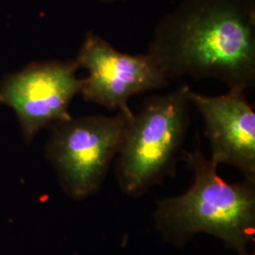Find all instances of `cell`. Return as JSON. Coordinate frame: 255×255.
I'll list each match as a JSON object with an SVG mask.
<instances>
[{"label":"cell","mask_w":255,"mask_h":255,"mask_svg":"<svg viewBox=\"0 0 255 255\" xmlns=\"http://www.w3.org/2000/svg\"><path fill=\"white\" fill-rule=\"evenodd\" d=\"M75 61L88 71L80 91L84 101L127 116L133 114L128 105L131 97L170 84L146 53H122L94 32L85 35Z\"/></svg>","instance_id":"8992f818"},{"label":"cell","mask_w":255,"mask_h":255,"mask_svg":"<svg viewBox=\"0 0 255 255\" xmlns=\"http://www.w3.org/2000/svg\"><path fill=\"white\" fill-rule=\"evenodd\" d=\"M186 84L154 96L129 119L117 154L116 176L128 196H140L172 172L190 125Z\"/></svg>","instance_id":"3957f363"},{"label":"cell","mask_w":255,"mask_h":255,"mask_svg":"<svg viewBox=\"0 0 255 255\" xmlns=\"http://www.w3.org/2000/svg\"><path fill=\"white\" fill-rule=\"evenodd\" d=\"M102 2H104V3H111V2H113V1H115V0H101Z\"/></svg>","instance_id":"9c48e42d"},{"label":"cell","mask_w":255,"mask_h":255,"mask_svg":"<svg viewBox=\"0 0 255 255\" xmlns=\"http://www.w3.org/2000/svg\"><path fill=\"white\" fill-rule=\"evenodd\" d=\"M242 89H229L219 97L189 91V101L204 120L210 159L240 170L255 181V113Z\"/></svg>","instance_id":"52a82bcc"},{"label":"cell","mask_w":255,"mask_h":255,"mask_svg":"<svg viewBox=\"0 0 255 255\" xmlns=\"http://www.w3.org/2000/svg\"><path fill=\"white\" fill-rule=\"evenodd\" d=\"M239 255H255V253H253V254H251V253H249L248 251L245 252V253H243V254H240Z\"/></svg>","instance_id":"ba28073f"},{"label":"cell","mask_w":255,"mask_h":255,"mask_svg":"<svg viewBox=\"0 0 255 255\" xmlns=\"http://www.w3.org/2000/svg\"><path fill=\"white\" fill-rule=\"evenodd\" d=\"M164 77L255 84V0H182L157 25L146 52Z\"/></svg>","instance_id":"6da1fadb"},{"label":"cell","mask_w":255,"mask_h":255,"mask_svg":"<svg viewBox=\"0 0 255 255\" xmlns=\"http://www.w3.org/2000/svg\"><path fill=\"white\" fill-rule=\"evenodd\" d=\"M132 116L118 112L113 117L70 118L50 126L46 158L67 196L81 200L101 187Z\"/></svg>","instance_id":"277c9868"},{"label":"cell","mask_w":255,"mask_h":255,"mask_svg":"<svg viewBox=\"0 0 255 255\" xmlns=\"http://www.w3.org/2000/svg\"><path fill=\"white\" fill-rule=\"evenodd\" d=\"M80 67L73 60L36 62L0 82V104L14 111L25 142H32L37 133L57 122L72 118L68 108L81 91Z\"/></svg>","instance_id":"5b68a950"},{"label":"cell","mask_w":255,"mask_h":255,"mask_svg":"<svg viewBox=\"0 0 255 255\" xmlns=\"http://www.w3.org/2000/svg\"><path fill=\"white\" fill-rule=\"evenodd\" d=\"M194 182L182 195L158 203L153 219L164 239L182 246L204 233L218 237L239 255L255 239V181L231 183L218 172V164L201 152L184 151Z\"/></svg>","instance_id":"7a4b0ae2"}]
</instances>
